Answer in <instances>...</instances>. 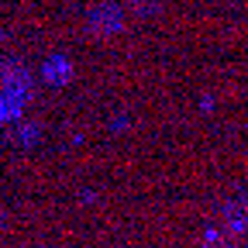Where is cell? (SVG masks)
<instances>
[{"mask_svg":"<svg viewBox=\"0 0 248 248\" xmlns=\"http://www.w3.org/2000/svg\"><path fill=\"white\" fill-rule=\"evenodd\" d=\"M31 90H35V79L21 62L0 59V128L21 121V114L31 100Z\"/></svg>","mask_w":248,"mask_h":248,"instance_id":"obj_1","label":"cell"},{"mask_svg":"<svg viewBox=\"0 0 248 248\" xmlns=\"http://www.w3.org/2000/svg\"><path fill=\"white\" fill-rule=\"evenodd\" d=\"M124 21H128V11H124V4H117V0H104V4H97L86 14V28H90V35H97V38L121 35Z\"/></svg>","mask_w":248,"mask_h":248,"instance_id":"obj_2","label":"cell"},{"mask_svg":"<svg viewBox=\"0 0 248 248\" xmlns=\"http://www.w3.org/2000/svg\"><path fill=\"white\" fill-rule=\"evenodd\" d=\"M42 79H45L48 86H66V83L73 79V62H69V55H48V59L42 62Z\"/></svg>","mask_w":248,"mask_h":248,"instance_id":"obj_3","label":"cell"},{"mask_svg":"<svg viewBox=\"0 0 248 248\" xmlns=\"http://www.w3.org/2000/svg\"><path fill=\"white\" fill-rule=\"evenodd\" d=\"M128 7H131V14H138V17H152V14H159L162 0H128Z\"/></svg>","mask_w":248,"mask_h":248,"instance_id":"obj_4","label":"cell"},{"mask_svg":"<svg viewBox=\"0 0 248 248\" xmlns=\"http://www.w3.org/2000/svg\"><path fill=\"white\" fill-rule=\"evenodd\" d=\"M38 135H42V128H38V124H24V128H21V141H24V145L38 141Z\"/></svg>","mask_w":248,"mask_h":248,"instance_id":"obj_5","label":"cell"}]
</instances>
